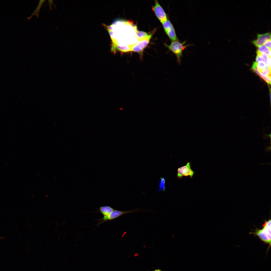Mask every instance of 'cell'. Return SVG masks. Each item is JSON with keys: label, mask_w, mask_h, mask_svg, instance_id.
Returning <instances> with one entry per match:
<instances>
[{"label": "cell", "mask_w": 271, "mask_h": 271, "mask_svg": "<svg viewBox=\"0 0 271 271\" xmlns=\"http://www.w3.org/2000/svg\"><path fill=\"white\" fill-rule=\"evenodd\" d=\"M264 45L271 49V39L266 41L264 43Z\"/></svg>", "instance_id": "obj_16"}, {"label": "cell", "mask_w": 271, "mask_h": 271, "mask_svg": "<svg viewBox=\"0 0 271 271\" xmlns=\"http://www.w3.org/2000/svg\"><path fill=\"white\" fill-rule=\"evenodd\" d=\"M271 220L266 221L262 226L261 229H256L255 232H250V234H253L258 236L261 241L269 245L268 249L271 246Z\"/></svg>", "instance_id": "obj_1"}, {"label": "cell", "mask_w": 271, "mask_h": 271, "mask_svg": "<svg viewBox=\"0 0 271 271\" xmlns=\"http://www.w3.org/2000/svg\"><path fill=\"white\" fill-rule=\"evenodd\" d=\"M143 210L136 209L129 211H121L115 210L108 215L106 216H103V217L102 218L98 220H97L99 221V222L97 225L98 226L101 224L108 220L110 221L112 220L126 214L134 212H136L138 210Z\"/></svg>", "instance_id": "obj_4"}, {"label": "cell", "mask_w": 271, "mask_h": 271, "mask_svg": "<svg viewBox=\"0 0 271 271\" xmlns=\"http://www.w3.org/2000/svg\"><path fill=\"white\" fill-rule=\"evenodd\" d=\"M257 39L252 41V43L256 47L263 45L267 40L271 39V34L269 32L263 34H258Z\"/></svg>", "instance_id": "obj_8"}, {"label": "cell", "mask_w": 271, "mask_h": 271, "mask_svg": "<svg viewBox=\"0 0 271 271\" xmlns=\"http://www.w3.org/2000/svg\"><path fill=\"white\" fill-rule=\"evenodd\" d=\"M153 9L155 13L160 22L162 23L167 20V16L165 12L160 5L157 1H155V5Z\"/></svg>", "instance_id": "obj_7"}, {"label": "cell", "mask_w": 271, "mask_h": 271, "mask_svg": "<svg viewBox=\"0 0 271 271\" xmlns=\"http://www.w3.org/2000/svg\"><path fill=\"white\" fill-rule=\"evenodd\" d=\"M154 271H162V270H161L160 269H155V270H154Z\"/></svg>", "instance_id": "obj_18"}, {"label": "cell", "mask_w": 271, "mask_h": 271, "mask_svg": "<svg viewBox=\"0 0 271 271\" xmlns=\"http://www.w3.org/2000/svg\"><path fill=\"white\" fill-rule=\"evenodd\" d=\"M153 34V32L147 36L138 40V41L133 45H130L131 51L138 53L142 58V52L148 44Z\"/></svg>", "instance_id": "obj_2"}, {"label": "cell", "mask_w": 271, "mask_h": 271, "mask_svg": "<svg viewBox=\"0 0 271 271\" xmlns=\"http://www.w3.org/2000/svg\"><path fill=\"white\" fill-rule=\"evenodd\" d=\"M190 164V163L188 162L185 165L178 168L177 176L178 178L180 179L183 176H189L190 178L192 177L194 172L191 169Z\"/></svg>", "instance_id": "obj_6"}, {"label": "cell", "mask_w": 271, "mask_h": 271, "mask_svg": "<svg viewBox=\"0 0 271 271\" xmlns=\"http://www.w3.org/2000/svg\"><path fill=\"white\" fill-rule=\"evenodd\" d=\"M53 1V0H48V3L49 4V6L50 7V11H51V10H53L51 7V5H53L54 7L56 9V5L54 4Z\"/></svg>", "instance_id": "obj_17"}, {"label": "cell", "mask_w": 271, "mask_h": 271, "mask_svg": "<svg viewBox=\"0 0 271 271\" xmlns=\"http://www.w3.org/2000/svg\"><path fill=\"white\" fill-rule=\"evenodd\" d=\"M165 31L171 40L178 41L175 30L172 24L169 20L162 23Z\"/></svg>", "instance_id": "obj_5"}, {"label": "cell", "mask_w": 271, "mask_h": 271, "mask_svg": "<svg viewBox=\"0 0 271 271\" xmlns=\"http://www.w3.org/2000/svg\"><path fill=\"white\" fill-rule=\"evenodd\" d=\"M160 180L159 185V188L158 190L164 191L165 189V179L163 177H161L160 178Z\"/></svg>", "instance_id": "obj_13"}, {"label": "cell", "mask_w": 271, "mask_h": 271, "mask_svg": "<svg viewBox=\"0 0 271 271\" xmlns=\"http://www.w3.org/2000/svg\"><path fill=\"white\" fill-rule=\"evenodd\" d=\"M185 42L181 43L178 41H172L169 45L166 46L170 50L176 55L177 61L179 64L181 62V58L182 56V51L186 46L184 45Z\"/></svg>", "instance_id": "obj_3"}, {"label": "cell", "mask_w": 271, "mask_h": 271, "mask_svg": "<svg viewBox=\"0 0 271 271\" xmlns=\"http://www.w3.org/2000/svg\"><path fill=\"white\" fill-rule=\"evenodd\" d=\"M259 71L260 72V73L263 75L271 77V69L269 68H266Z\"/></svg>", "instance_id": "obj_14"}, {"label": "cell", "mask_w": 271, "mask_h": 271, "mask_svg": "<svg viewBox=\"0 0 271 271\" xmlns=\"http://www.w3.org/2000/svg\"><path fill=\"white\" fill-rule=\"evenodd\" d=\"M257 67L258 69V70L259 71L262 70L266 68H268L266 64L263 62L257 63Z\"/></svg>", "instance_id": "obj_15"}, {"label": "cell", "mask_w": 271, "mask_h": 271, "mask_svg": "<svg viewBox=\"0 0 271 271\" xmlns=\"http://www.w3.org/2000/svg\"><path fill=\"white\" fill-rule=\"evenodd\" d=\"M136 38L138 40L148 35L147 33L145 32L139 31L137 30L136 31Z\"/></svg>", "instance_id": "obj_12"}, {"label": "cell", "mask_w": 271, "mask_h": 271, "mask_svg": "<svg viewBox=\"0 0 271 271\" xmlns=\"http://www.w3.org/2000/svg\"><path fill=\"white\" fill-rule=\"evenodd\" d=\"M115 210L109 206H103L100 207L99 209L100 212L103 216H106Z\"/></svg>", "instance_id": "obj_9"}, {"label": "cell", "mask_w": 271, "mask_h": 271, "mask_svg": "<svg viewBox=\"0 0 271 271\" xmlns=\"http://www.w3.org/2000/svg\"><path fill=\"white\" fill-rule=\"evenodd\" d=\"M46 1V0H39L38 5L36 9L34 11L31 15L30 17L27 18V19L28 20H29L31 19L34 15L36 16L37 19L38 18L41 8L43 4Z\"/></svg>", "instance_id": "obj_10"}, {"label": "cell", "mask_w": 271, "mask_h": 271, "mask_svg": "<svg viewBox=\"0 0 271 271\" xmlns=\"http://www.w3.org/2000/svg\"><path fill=\"white\" fill-rule=\"evenodd\" d=\"M257 51L262 53L267 54L270 57L271 49L264 45L258 47Z\"/></svg>", "instance_id": "obj_11"}]
</instances>
